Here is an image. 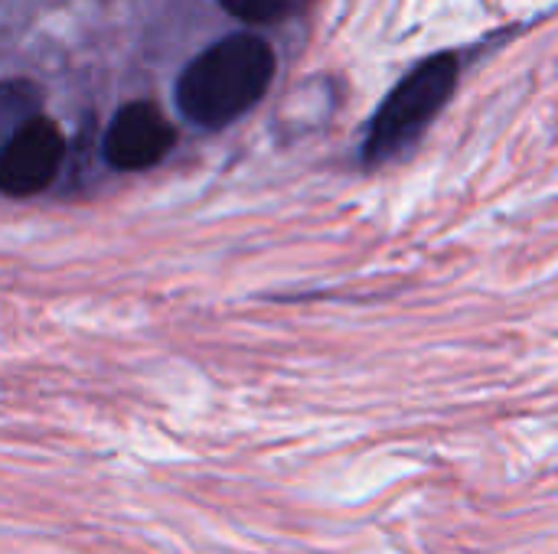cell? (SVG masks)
<instances>
[{"instance_id": "cell-5", "label": "cell", "mask_w": 558, "mask_h": 554, "mask_svg": "<svg viewBox=\"0 0 558 554\" xmlns=\"http://www.w3.org/2000/svg\"><path fill=\"white\" fill-rule=\"evenodd\" d=\"M222 10L248 26H265V23H278L284 20L298 0H219Z\"/></svg>"}, {"instance_id": "cell-6", "label": "cell", "mask_w": 558, "mask_h": 554, "mask_svg": "<svg viewBox=\"0 0 558 554\" xmlns=\"http://www.w3.org/2000/svg\"><path fill=\"white\" fill-rule=\"evenodd\" d=\"M39 111H36V91L26 85V82H7V88H3V118H7V134L13 131V127H20L23 121H29V118H36Z\"/></svg>"}, {"instance_id": "cell-1", "label": "cell", "mask_w": 558, "mask_h": 554, "mask_svg": "<svg viewBox=\"0 0 558 554\" xmlns=\"http://www.w3.org/2000/svg\"><path fill=\"white\" fill-rule=\"evenodd\" d=\"M275 78V49L258 33H232L203 49L177 82V108L206 131L248 114Z\"/></svg>"}, {"instance_id": "cell-4", "label": "cell", "mask_w": 558, "mask_h": 554, "mask_svg": "<svg viewBox=\"0 0 558 554\" xmlns=\"http://www.w3.org/2000/svg\"><path fill=\"white\" fill-rule=\"evenodd\" d=\"M173 140L177 131L157 104L131 101L118 108V114L105 131V160L124 173L147 170L170 153Z\"/></svg>"}, {"instance_id": "cell-3", "label": "cell", "mask_w": 558, "mask_h": 554, "mask_svg": "<svg viewBox=\"0 0 558 554\" xmlns=\"http://www.w3.org/2000/svg\"><path fill=\"white\" fill-rule=\"evenodd\" d=\"M65 157V137L56 121L36 114L13 127L0 150V189L10 199H26L43 193Z\"/></svg>"}, {"instance_id": "cell-2", "label": "cell", "mask_w": 558, "mask_h": 554, "mask_svg": "<svg viewBox=\"0 0 558 554\" xmlns=\"http://www.w3.org/2000/svg\"><path fill=\"white\" fill-rule=\"evenodd\" d=\"M458 85V59L451 52H438L415 65L379 104L369 137L363 147L366 163H386L409 150L422 131L438 118V111L448 104Z\"/></svg>"}]
</instances>
